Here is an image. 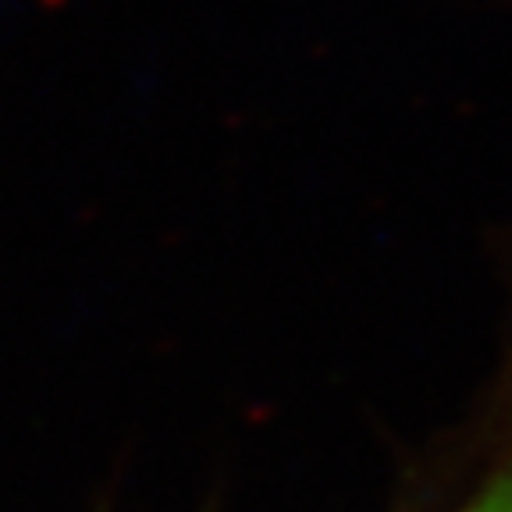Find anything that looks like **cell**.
Listing matches in <instances>:
<instances>
[{
  "instance_id": "obj_1",
  "label": "cell",
  "mask_w": 512,
  "mask_h": 512,
  "mask_svg": "<svg viewBox=\"0 0 512 512\" xmlns=\"http://www.w3.org/2000/svg\"><path fill=\"white\" fill-rule=\"evenodd\" d=\"M456 512H512V448L488 466Z\"/></svg>"
}]
</instances>
